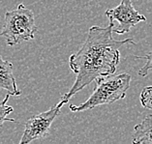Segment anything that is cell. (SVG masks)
<instances>
[{
  "label": "cell",
  "mask_w": 152,
  "mask_h": 144,
  "mask_svg": "<svg viewBox=\"0 0 152 144\" xmlns=\"http://www.w3.org/2000/svg\"><path fill=\"white\" fill-rule=\"evenodd\" d=\"M113 27L114 21H110L106 27L91 26L83 45L70 56L69 67L76 75V79L70 90L61 96L63 105L96 79L113 75L120 62L119 49L126 44H136L131 38L115 40L113 37Z\"/></svg>",
  "instance_id": "1"
},
{
  "label": "cell",
  "mask_w": 152,
  "mask_h": 144,
  "mask_svg": "<svg viewBox=\"0 0 152 144\" xmlns=\"http://www.w3.org/2000/svg\"><path fill=\"white\" fill-rule=\"evenodd\" d=\"M132 76L129 73H119L96 79V87L86 101L79 105L70 104L69 108L74 112H83L103 105H112L126 97L130 88Z\"/></svg>",
  "instance_id": "2"
},
{
  "label": "cell",
  "mask_w": 152,
  "mask_h": 144,
  "mask_svg": "<svg viewBox=\"0 0 152 144\" xmlns=\"http://www.w3.org/2000/svg\"><path fill=\"white\" fill-rule=\"evenodd\" d=\"M38 31L35 24L34 14L32 10L20 4L17 9L5 14V23L0 36L4 37L8 46H15L23 42H29L34 39Z\"/></svg>",
  "instance_id": "3"
},
{
  "label": "cell",
  "mask_w": 152,
  "mask_h": 144,
  "mask_svg": "<svg viewBox=\"0 0 152 144\" xmlns=\"http://www.w3.org/2000/svg\"><path fill=\"white\" fill-rule=\"evenodd\" d=\"M63 105L60 102L45 112L33 115L25 122L24 132L20 140V144H27L37 139L49 136L50 127L59 114Z\"/></svg>",
  "instance_id": "4"
},
{
  "label": "cell",
  "mask_w": 152,
  "mask_h": 144,
  "mask_svg": "<svg viewBox=\"0 0 152 144\" xmlns=\"http://www.w3.org/2000/svg\"><path fill=\"white\" fill-rule=\"evenodd\" d=\"M106 16L110 21H117L118 26L113 27V33L123 35L142 21H146V17L137 11L133 6L132 0H121L115 8L106 11Z\"/></svg>",
  "instance_id": "5"
},
{
  "label": "cell",
  "mask_w": 152,
  "mask_h": 144,
  "mask_svg": "<svg viewBox=\"0 0 152 144\" xmlns=\"http://www.w3.org/2000/svg\"><path fill=\"white\" fill-rule=\"evenodd\" d=\"M0 90H6L11 96L18 97L21 94L17 86L16 79L13 73V64L4 60L0 55Z\"/></svg>",
  "instance_id": "6"
},
{
  "label": "cell",
  "mask_w": 152,
  "mask_h": 144,
  "mask_svg": "<svg viewBox=\"0 0 152 144\" xmlns=\"http://www.w3.org/2000/svg\"><path fill=\"white\" fill-rule=\"evenodd\" d=\"M132 142L134 144H152V114L136 125Z\"/></svg>",
  "instance_id": "7"
},
{
  "label": "cell",
  "mask_w": 152,
  "mask_h": 144,
  "mask_svg": "<svg viewBox=\"0 0 152 144\" xmlns=\"http://www.w3.org/2000/svg\"><path fill=\"white\" fill-rule=\"evenodd\" d=\"M10 94L7 93V95L4 97V99L0 102V127H2V125L4 124V122H13V123H17V121L14 118H9L8 115L13 112L14 108L11 105H7V102L10 98Z\"/></svg>",
  "instance_id": "8"
},
{
  "label": "cell",
  "mask_w": 152,
  "mask_h": 144,
  "mask_svg": "<svg viewBox=\"0 0 152 144\" xmlns=\"http://www.w3.org/2000/svg\"><path fill=\"white\" fill-rule=\"evenodd\" d=\"M140 101L144 108L152 110V86L143 88L140 96Z\"/></svg>",
  "instance_id": "9"
},
{
  "label": "cell",
  "mask_w": 152,
  "mask_h": 144,
  "mask_svg": "<svg viewBox=\"0 0 152 144\" xmlns=\"http://www.w3.org/2000/svg\"><path fill=\"white\" fill-rule=\"evenodd\" d=\"M135 58L137 59H145L146 62L145 64L143 65V67H142V69L139 71V75L140 76H146L148 73L152 72V50L149 51L148 53L144 54V55H142V56H138V55H136Z\"/></svg>",
  "instance_id": "10"
}]
</instances>
